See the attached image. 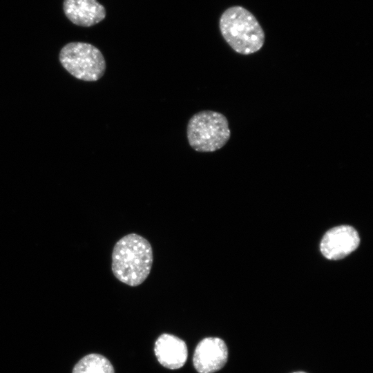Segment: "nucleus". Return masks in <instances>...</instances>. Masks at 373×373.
Wrapping results in <instances>:
<instances>
[{"mask_svg":"<svg viewBox=\"0 0 373 373\" xmlns=\"http://www.w3.org/2000/svg\"><path fill=\"white\" fill-rule=\"evenodd\" d=\"M153 261L150 242L140 235L130 233L115 243L112 252L111 269L119 281L136 287L149 276Z\"/></svg>","mask_w":373,"mask_h":373,"instance_id":"obj_1","label":"nucleus"},{"mask_svg":"<svg viewBox=\"0 0 373 373\" xmlns=\"http://www.w3.org/2000/svg\"><path fill=\"white\" fill-rule=\"evenodd\" d=\"M219 27L224 40L239 54H253L264 44L265 33L260 23L242 7L227 9L220 17Z\"/></svg>","mask_w":373,"mask_h":373,"instance_id":"obj_2","label":"nucleus"},{"mask_svg":"<svg viewBox=\"0 0 373 373\" xmlns=\"http://www.w3.org/2000/svg\"><path fill=\"white\" fill-rule=\"evenodd\" d=\"M187 140L192 149L198 152H213L229 141L231 131L227 117L213 111H202L189 120Z\"/></svg>","mask_w":373,"mask_h":373,"instance_id":"obj_3","label":"nucleus"},{"mask_svg":"<svg viewBox=\"0 0 373 373\" xmlns=\"http://www.w3.org/2000/svg\"><path fill=\"white\" fill-rule=\"evenodd\" d=\"M59 59L62 66L80 80L97 81L106 71V61L102 52L88 43L66 44L60 50Z\"/></svg>","mask_w":373,"mask_h":373,"instance_id":"obj_4","label":"nucleus"},{"mask_svg":"<svg viewBox=\"0 0 373 373\" xmlns=\"http://www.w3.org/2000/svg\"><path fill=\"white\" fill-rule=\"evenodd\" d=\"M360 238L351 226L341 225L327 231L320 244L323 255L329 260L345 258L358 246Z\"/></svg>","mask_w":373,"mask_h":373,"instance_id":"obj_5","label":"nucleus"},{"mask_svg":"<svg viewBox=\"0 0 373 373\" xmlns=\"http://www.w3.org/2000/svg\"><path fill=\"white\" fill-rule=\"evenodd\" d=\"M227 359L228 349L224 341L218 337H207L197 345L193 363L199 373H213L222 369Z\"/></svg>","mask_w":373,"mask_h":373,"instance_id":"obj_6","label":"nucleus"},{"mask_svg":"<svg viewBox=\"0 0 373 373\" xmlns=\"http://www.w3.org/2000/svg\"><path fill=\"white\" fill-rule=\"evenodd\" d=\"M154 352L160 363L171 370L182 367L188 356L185 342L169 334H163L156 340Z\"/></svg>","mask_w":373,"mask_h":373,"instance_id":"obj_7","label":"nucleus"},{"mask_svg":"<svg viewBox=\"0 0 373 373\" xmlns=\"http://www.w3.org/2000/svg\"><path fill=\"white\" fill-rule=\"evenodd\" d=\"M64 12L74 24L90 27L102 21L106 10L97 0H64Z\"/></svg>","mask_w":373,"mask_h":373,"instance_id":"obj_8","label":"nucleus"},{"mask_svg":"<svg viewBox=\"0 0 373 373\" xmlns=\"http://www.w3.org/2000/svg\"><path fill=\"white\" fill-rule=\"evenodd\" d=\"M73 373H115L111 362L104 356L90 354L83 357L74 367Z\"/></svg>","mask_w":373,"mask_h":373,"instance_id":"obj_9","label":"nucleus"},{"mask_svg":"<svg viewBox=\"0 0 373 373\" xmlns=\"http://www.w3.org/2000/svg\"><path fill=\"white\" fill-rule=\"evenodd\" d=\"M292 373H306V372L300 371V372H292Z\"/></svg>","mask_w":373,"mask_h":373,"instance_id":"obj_10","label":"nucleus"}]
</instances>
